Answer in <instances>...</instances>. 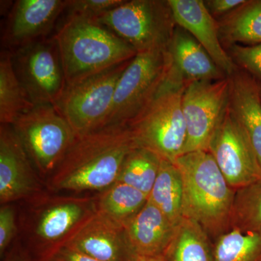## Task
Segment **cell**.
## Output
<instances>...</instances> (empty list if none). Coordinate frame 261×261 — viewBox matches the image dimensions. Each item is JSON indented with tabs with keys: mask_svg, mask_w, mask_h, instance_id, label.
<instances>
[{
	"mask_svg": "<svg viewBox=\"0 0 261 261\" xmlns=\"http://www.w3.org/2000/svg\"><path fill=\"white\" fill-rule=\"evenodd\" d=\"M257 83H258L259 93H260V97L261 99V82H257Z\"/></svg>",
	"mask_w": 261,
	"mask_h": 261,
	"instance_id": "e575fe53",
	"label": "cell"
},
{
	"mask_svg": "<svg viewBox=\"0 0 261 261\" xmlns=\"http://www.w3.org/2000/svg\"><path fill=\"white\" fill-rule=\"evenodd\" d=\"M68 0H18L10 10L3 39L10 50L49 37Z\"/></svg>",
	"mask_w": 261,
	"mask_h": 261,
	"instance_id": "4fadbf2b",
	"label": "cell"
},
{
	"mask_svg": "<svg viewBox=\"0 0 261 261\" xmlns=\"http://www.w3.org/2000/svg\"><path fill=\"white\" fill-rule=\"evenodd\" d=\"M123 228L136 255L155 256L166 253L176 227L148 200Z\"/></svg>",
	"mask_w": 261,
	"mask_h": 261,
	"instance_id": "ac0fdd59",
	"label": "cell"
},
{
	"mask_svg": "<svg viewBox=\"0 0 261 261\" xmlns=\"http://www.w3.org/2000/svg\"><path fill=\"white\" fill-rule=\"evenodd\" d=\"M11 126L32 164L43 176H51L77 137L53 105L33 106Z\"/></svg>",
	"mask_w": 261,
	"mask_h": 261,
	"instance_id": "ba28073f",
	"label": "cell"
},
{
	"mask_svg": "<svg viewBox=\"0 0 261 261\" xmlns=\"http://www.w3.org/2000/svg\"><path fill=\"white\" fill-rule=\"evenodd\" d=\"M16 232L14 209L10 205L0 208V255H4Z\"/></svg>",
	"mask_w": 261,
	"mask_h": 261,
	"instance_id": "f546056e",
	"label": "cell"
},
{
	"mask_svg": "<svg viewBox=\"0 0 261 261\" xmlns=\"http://www.w3.org/2000/svg\"><path fill=\"white\" fill-rule=\"evenodd\" d=\"M135 147L128 127H113L76 137L51 174L55 191H102L116 183Z\"/></svg>",
	"mask_w": 261,
	"mask_h": 261,
	"instance_id": "6da1fadb",
	"label": "cell"
},
{
	"mask_svg": "<svg viewBox=\"0 0 261 261\" xmlns=\"http://www.w3.org/2000/svg\"><path fill=\"white\" fill-rule=\"evenodd\" d=\"M229 77L188 84L182 96V110L187 129L183 153L207 151L213 134L229 102Z\"/></svg>",
	"mask_w": 261,
	"mask_h": 261,
	"instance_id": "30bf717a",
	"label": "cell"
},
{
	"mask_svg": "<svg viewBox=\"0 0 261 261\" xmlns=\"http://www.w3.org/2000/svg\"><path fill=\"white\" fill-rule=\"evenodd\" d=\"M165 255L170 261H213L205 230L186 217L176 226Z\"/></svg>",
	"mask_w": 261,
	"mask_h": 261,
	"instance_id": "cb8c5ba5",
	"label": "cell"
},
{
	"mask_svg": "<svg viewBox=\"0 0 261 261\" xmlns=\"http://www.w3.org/2000/svg\"><path fill=\"white\" fill-rule=\"evenodd\" d=\"M184 185V217L193 220L210 233L230 224L235 190L208 151L181 154L174 162Z\"/></svg>",
	"mask_w": 261,
	"mask_h": 261,
	"instance_id": "3957f363",
	"label": "cell"
},
{
	"mask_svg": "<svg viewBox=\"0 0 261 261\" xmlns=\"http://www.w3.org/2000/svg\"><path fill=\"white\" fill-rule=\"evenodd\" d=\"M176 23L195 38L227 75L238 70L219 37V25L202 0H168Z\"/></svg>",
	"mask_w": 261,
	"mask_h": 261,
	"instance_id": "2e32d148",
	"label": "cell"
},
{
	"mask_svg": "<svg viewBox=\"0 0 261 261\" xmlns=\"http://www.w3.org/2000/svg\"><path fill=\"white\" fill-rule=\"evenodd\" d=\"M229 80V107L245 130L261 168V99L258 83L239 68Z\"/></svg>",
	"mask_w": 261,
	"mask_h": 261,
	"instance_id": "d6986e66",
	"label": "cell"
},
{
	"mask_svg": "<svg viewBox=\"0 0 261 261\" xmlns=\"http://www.w3.org/2000/svg\"><path fill=\"white\" fill-rule=\"evenodd\" d=\"M148 198V195L135 187L116 182L103 191L96 201V207L98 214L124 226L142 210Z\"/></svg>",
	"mask_w": 261,
	"mask_h": 261,
	"instance_id": "7402d4cb",
	"label": "cell"
},
{
	"mask_svg": "<svg viewBox=\"0 0 261 261\" xmlns=\"http://www.w3.org/2000/svg\"><path fill=\"white\" fill-rule=\"evenodd\" d=\"M207 151L235 191L261 180L256 155L229 104L211 137Z\"/></svg>",
	"mask_w": 261,
	"mask_h": 261,
	"instance_id": "8fae6325",
	"label": "cell"
},
{
	"mask_svg": "<svg viewBox=\"0 0 261 261\" xmlns=\"http://www.w3.org/2000/svg\"><path fill=\"white\" fill-rule=\"evenodd\" d=\"M225 49L238 68L252 75L257 82H261V44H235Z\"/></svg>",
	"mask_w": 261,
	"mask_h": 261,
	"instance_id": "83f0119b",
	"label": "cell"
},
{
	"mask_svg": "<svg viewBox=\"0 0 261 261\" xmlns=\"http://www.w3.org/2000/svg\"><path fill=\"white\" fill-rule=\"evenodd\" d=\"M134 261H168L166 255H155V256H137Z\"/></svg>",
	"mask_w": 261,
	"mask_h": 261,
	"instance_id": "836d02e7",
	"label": "cell"
},
{
	"mask_svg": "<svg viewBox=\"0 0 261 261\" xmlns=\"http://www.w3.org/2000/svg\"><path fill=\"white\" fill-rule=\"evenodd\" d=\"M61 54L66 84L130 61L137 51L97 21L64 17L53 35Z\"/></svg>",
	"mask_w": 261,
	"mask_h": 261,
	"instance_id": "7a4b0ae2",
	"label": "cell"
},
{
	"mask_svg": "<svg viewBox=\"0 0 261 261\" xmlns=\"http://www.w3.org/2000/svg\"><path fill=\"white\" fill-rule=\"evenodd\" d=\"M10 51L15 74L31 102L34 106H55L64 91L66 80L54 37L38 39Z\"/></svg>",
	"mask_w": 261,
	"mask_h": 261,
	"instance_id": "9c48e42d",
	"label": "cell"
},
{
	"mask_svg": "<svg viewBox=\"0 0 261 261\" xmlns=\"http://www.w3.org/2000/svg\"><path fill=\"white\" fill-rule=\"evenodd\" d=\"M65 244L99 261H134L137 256L130 248L123 226L97 211Z\"/></svg>",
	"mask_w": 261,
	"mask_h": 261,
	"instance_id": "9a60e30c",
	"label": "cell"
},
{
	"mask_svg": "<svg viewBox=\"0 0 261 261\" xmlns=\"http://www.w3.org/2000/svg\"><path fill=\"white\" fill-rule=\"evenodd\" d=\"M36 213L34 233L41 245L37 260L69 240L97 211L96 201L84 197H57L46 200Z\"/></svg>",
	"mask_w": 261,
	"mask_h": 261,
	"instance_id": "7c38bea8",
	"label": "cell"
},
{
	"mask_svg": "<svg viewBox=\"0 0 261 261\" xmlns=\"http://www.w3.org/2000/svg\"><path fill=\"white\" fill-rule=\"evenodd\" d=\"M34 105L15 74L10 50H2L0 56V122L12 125L22 113Z\"/></svg>",
	"mask_w": 261,
	"mask_h": 261,
	"instance_id": "603a6c76",
	"label": "cell"
},
{
	"mask_svg": "<svg viewBox=\"0 0 261 261\" xmlns=\"http://www.w3.org/2000/svg\"><path fill=\"white\" fill-rule=\"evenodd\" d=\"M124 0H68L65 17H77L96 20Z\"/></svg>",
	"mask_w": 261,
	"mask_h": 261,
	"instance_id": "f1b7e54d",
	"label": "cell"
},
{
	"mask_svg": "<svg viewBox=\"0 0 261 261\" xmlns=\"http://www.w3.org/2000/svg\"><path fill=\"white\" fill-rule=\"evenodd\" d=\"M3 261H31L29 257L23 252L15 250H12L7 255Z\"/></svg>",
	"mask_w": 261,
	"mask_h": 261,
	"instance_id": "d6a6232c",
	"label": "cell"
},
{
	"mask_svg": "<svg viewBox=\"0 0 261 261\" xmlns=\"http://www.w3.org/2000/svg\"><path fill=\"white\" fill-rule=\"evenodd\" d=\"M148 200L174 226L184 218V185L181 173L175 163L161 159L158 174Z\"/></svg>",
	"mask_w": 261,
	"mask_h": 261,
	"instance_id": "44dd1931",
	"label": "cell"
},
{
	"mask_svg": "<svg viewBox=\"0 0 261 261\" xmlns=\"http://www.w3.org/2000/svg\"><path fill=\"white\" fill-rule=\"evenodd\" d=\"M213 261H261V237L231 226L219 235Z\"/></svg>",
	"mask_w": 261,
	"mask_h": 261,
	"instance_id": "484cf974",
	"label": "cell"
},
{
	"mask_svg": "<svg viewBox=\"0 0 261 261\" xmlns=\"http://www.w3.org/2000/svg\"><path fill=\"white\" fill-rule=\"evenodd\" d=\"M132 60L66 84L54 107L77 137L102 129L117 84Z\"/></svg>",
	"mask_w": 261,
	"mask_h": 261,
	"instance_id": "8992f818",
	"label": "cell"
},
{
	"mask_svg": "<svg viewBox=\"0 0 261 261\" xmlns=\"http://www.w3.org/2000/svg\"><path fill=\"white\" fill-rule=\"evenodd\" d=\"M37 261H99L87 256L66 244L56 247Z\"/></svg>",
	"mask_w": 261,
	"mask_h": 261,
	"instance_id": "4dcf8cb0",
	"label": "cell"
},
{
	"mask_svg": "<svg viewBox=\"0 0 261 261\" xmlns=\"http://www.w3.org/2000/svg\"><path fill=\"white\" fill-rule=\"evenodd\" d=\"M230 224L261 237V180L235 191Z\"/></svg>",
	"mask_w": 261,
	"mask_h": 261,
	"instance_id": "4316f807",
	"label": "cell"
},
{
	"mask_svg": "<svg viewBox=\"0 0 261 261\" xmlns=\"http://www.w3.org/2000/svg\"><path fill=\"white\" fill-rule=\"evenodd\" d=\"M168 71L185 84L216 81L228 77L202 45L181 27H176L167 49Z\"/></svg>",
	"mask_w": 261,
	"mask_h": 261,
	"instance_id": "e0dca14e",
	"label": "cell"
},
{
	"mask_svg": "<svg viewBox=\"0 0 261 261\" xmlns=\"http://www.w3.org/2000/svg\"><path fill=\"white\" fill-rule=\"evenodd\" d=\"M245 0H207L205 1L206 8L216 20L232 12Z\"/></svg>",
	"mask_w": 261,
	"mask_h": 261,
	"instance_id": "1f68e13d",
	"label": "cell"
},
{
	"mask_svg": "<svg viewBox=\"0 0 261 261\" xmlns=\"http://www.w3.org/2000/svg\"><path fill=\"white\" fill-rule=\"evenodd\" d=\"M186 86L179 77L168 71L152 102L127 126L135 146L173 163L181 155L187 142L182 110Z\"/></svg>",
	"mask_w": 261,
	"mask_h": 261,
	"instance_id": "277c9868",
	"label": "cell"
},
{
	"mask_svg": "<svg viewBox=\"0 0 261 261\" xmlns=\"http://www.w3.org/2000/svg\"><path fill=\"white\" fill-rule=\"evenodd\" d=\"M41 187L32 163L11 125L0 127V201L6 204L32 197Z\"/></svg>",
	"mask_w": 261,
	"mask_h": 261,
	"instance_id": "5bb4252c",
	"label": "cell"
},
{
	"mask_svg": "<svg viewBox=\"0 0 261 261\" xmlns=\"http://www.w3.org/2000/svg\"><path fill=\"white\" fill-rule=\"evenodd\" d=\"M96 21L137 53L167 49L177 27L168 0H125Z\"/></svg>",
	"mask_w": 261,
	"mask_h": 261,
	"instance_id": "5b68a950",
	"label": "cell"
},
{
	"mask_svg": "<svg viewBox=\"0 0 261 261\" xmlns=\"http://www.w3.org/2000/svg\"><path fill=\"white\" fill-rule=\"evenodd\" d=\"M169 68L166 49L137 53L118 80L102 128L127 127L152 102Z\"/></svg>",
	"mask_w": 261,
	"mask_h": 261,
	"instance_id": "52a82bcc",
	"label": "cell"
},
{
	"mask_svg": "<svg viewBox=\"0 0 261 261\" xmlns=\"http://www.w3.org/2000/svg\"><path fill=\"white\" fill-rule=\"evenodd\" d=\"M217 22L220 39L224 48L235 44H261V0H245Z\"/></svg>",
	"mask_w": 261,
	"mask_h": 261,
	"instance_id": "ffe728a7",
	"label": "cell"
},
{
	"mask_svg": "<svg viewBox=\"0 0 261 261\" xmlns=\"http://www.w3.org/2000/svg\"><path fill=\"white\" fill-rule=\"evenodd\" d=\"M161 159L148 149L135 146L123 161L116 182L149 195L159 174Z\"/></svg>",
	"mask_w": 261,
	"mask_h": 261,
	"instance_id": "d4e9b609",
	"label": "cell"
}]
</instances>
